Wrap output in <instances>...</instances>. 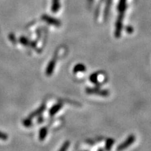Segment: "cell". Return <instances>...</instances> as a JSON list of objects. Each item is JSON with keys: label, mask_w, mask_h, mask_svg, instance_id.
I'll return each instance as SVG.
<instances>
[{"label": "cell", "mask_w": 151, "mask_h": 151, "mask_svg": "<svg viewBox=\"0 0 151 151\" xmlns=\"http://www.w3.org/2000/svg\"><path fill=\"white\" fill-rule=\"evenodd\" d=\"M69 145H70V142L69 141H66L63 144V146L61 147V148L60 149L59 151H67V149L69 148Z\"/></svg>", "instance_id": "obj_6"}, {"label": "cell", "mask_w": 151, "mask_h": 151, "mask_svg": "<svg viewBox=\"0 0 151 151\" xmlns=\"http://www.w3.org/2000/svg\"><path fill=\"white\" fill-rule=\"evenodd\" d=\"M135 141V137L133 135H131L126 139L125 141L122 143L117 148V151H122L123 150H125L128 147L131 146V145Z\"/></svg>", "instance_id": "obj_1"}, {"label": "cell", "mask_w": 151, "mask_h": 151, "mask_svg": "<svg viewBox=\"0 0 151 151\" xmlns=\"http://www.w3.org/2000/svg\"><path fill=\"white\" fill-rule=\"evenodd\" d=\"M20 41V42H21L22 43H23V44H25V45L27 44V43H28V41L25 39V38H24V37L21 38Z\"/></svg>", "instance_id": "obj_9"}, {"label": "cell", "mask_w": 151, "mask_h": 151, "mask_svg": "<svg viewBox=\"0 0 151 151\" xmlns=\"http://www.w3.org/2000/svg\"><path fill=\"white\" fill-rule=\"evenodd\" d=\"M47 132H48V129L46 127H43L40 130V132H39V139L41 141H43L46 137Z\"/></svg>", "instance_id": "obj_4"}, {"label": "cell", "mask_w": 151, "mask_h": 151, "mask_svg": "<svg viewBox=\"0 0 151 151\" xmlns=\"http://www.w3.org/2000/svg\"><path fill=\"white\" fill-rule=\"evenodd\" d=\"M7 138H8V137H7V135L6 134L0 132V139H2V140H6Z\"/></svg>", "instance_id": "obj_8"}, {"label": "cell", "mask_w": 151, "mask_h": 151, "mask_svg": "<svg viewBox=\"0 0 151 151\" xmlns=\"http://www.w3.org/2000/svg\"><path fill=\"white\" fill-rule=\"evenodd\" d=\"M55 60L53 59L50 61V63L48 64V67H47V69H46V74L47 75L50 76L52 74V71H53L54 67H55Z\"/></svg>", "instance_id": "obj_3"}, {"label": "cell", "mask_w": 151, "mask_h": 151, "mask_svg": "<svg viewBox=\"0 0 151 151\" xmlns=\"http://www.w3.org/2000/svg\"><path fill=\"white\" fill-rule=\"evenodd\" d=\"M61 108V105L60 104H57V105H55L52 108L50 109V114L52 116V115L55 114V113L58 112V111L60 110V109Z\"/></svg>", "instance_id": "obj_5"}, {"label": "cell", "mask_w": 151, "mask_h": 151, "mask_svg": "<svg viewBox=\"0 0 151 151\" xmlns=\"http://www.w3.org/2000/svg\"><path fill=\"white\" fill-rule=\"evenodd\" d=\"M23 124H24V126H26V127H29V126H30L32 124L31 120H30V119H29V118H27V119H26V120H24Z\"/></svg>", "instance_id": "obj_7"}, {"label": "cell", "mask_w": 151, "mask_h": 151, "mask_svg": "<svg viewBox=\"0 0 151 151\" xmlns=\"http://www.w3.org/2000/svg\"><path fill=\"white\" fill-rule=\"evenodd\" d=\"M45 109H46V107H45V106H44V105L41 106L40 107V108L38 109L37 111H35V112H33L32 113H31V114L29 115V118H28L30 119V120H32V119L35 118V117L37 116H39V114H41V113L43 112V110H44Z\"/></svg>", "instance_id": "obj_2"}]
</instances>
